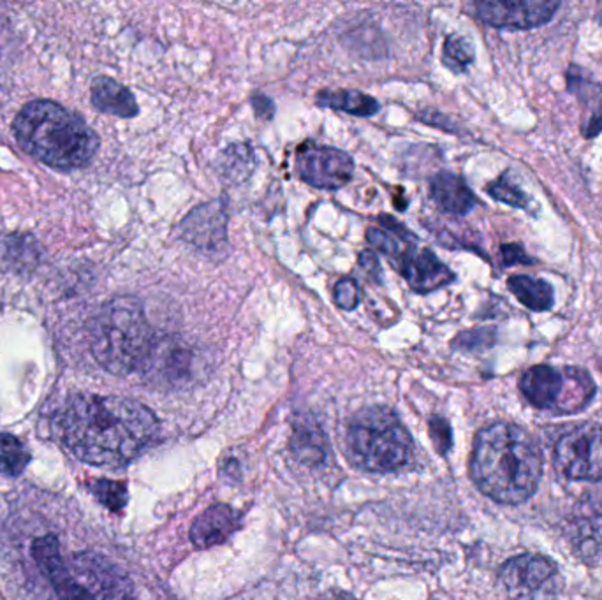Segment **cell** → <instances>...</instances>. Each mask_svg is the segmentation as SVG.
Instances as JSON below:
<instances>
[{"mask_svg":"<svg viewBox=\"0 0 602 600\" xmlns=\"http://www.w3.org/2000/svg\"><path fill=\"white\" fill-rule=\"evenodd\" d=\"M561 8L552 0H527V2H478L475 16L495 28L527 31L539 27L553 19Z\"/></svg>","mask_w":602,"mask_h":600,"instance_id":"obj_11","label":"cell"},{"mask_svg":"<svg viewBox=\"0 0 602 600\" xmlns=\"http://www.w3.org/2000/svg\"><path fill=\"white\" fill-rule=\"evenodd\" d=\"M13 131L23 151L50 168H85L99 148V137L88 123L53 100L23 106Z\"/></svg>","mask_w":602,"mask_h":600,"instance_id":"obj_3","label":"cell"},{"mask_svg":"<svg viewBox=\"0 0 602 600\" xmlns=\"http://www.w3.org/2000/svg\"><path fill=\"white\" fill-rule=\"evenodd\" d=\"M493 335H495L493 329H472V332L458 335L453 341V346L466 350L483 349V347L492 346Z\"/></svg>","mask_w":602,"mask_h":600,"instance_id":"obj_29","label":"cell"},{"mask_svg":"<svg viewBox=\"0 0 602 600\" xmlns=\"http://www.w3.org/2000/svg\"><path fill=\"white\" fill-rule=\"evenodd\" d=\"M71 453L94 467L131 464L157 441L159 421L148 407L122 396L76 395L57 419Z\"/></svg>","mask_w":602,"mask_h":600,"instance_id":"obj_1","label":"cell"},{"mask_svg":"<svg viewBox=\"0 0 602 600\" xmlns=\"http://www.w3.org/2000/svg\"><path fill=\"white\" fill-rule=\"evenodd\" d=\"M507 287L516 296V300L520 301L521 305L534 310V312H546L555 303L553 287L546 280H541V278L529 277V275H513L507 280Z\"/></svg>","mask_w":602,"mask_h":600,"instance_id":"obj_21","label":"cell"},{"mask_svg":"<svg viewBox=\"0 0 602 600\" xmlns=\"http://www.w3.org/2000/svg\"><path fill=\"white\" fill-rule=\"evenodd\" d=\"M573 541L581 555L602 556V490L581 502L573 521Z\"/></svg>","mask_w":602,"mask_h":600,"instance_id":"obj_15","label":"cell"},{"mask_svg":"<svg viewBox=\"0 0 602 600\" xmlns=\"http://www.w3.org/2000/svg\"><path fill=\"white\" fill-rule=\"evenodd\" d=\"M91 350L97 363L115 375L142 372L156 346V337L136 298L108 301L88 326Z\"/></svg>","mask_w":602,"mask_h":600,"instance_id":"obj_4","label":"cell"},{"mask_svg":"<svg viewBox=\"0 0 602 600\" xmlns=\"http://www.w3.org/2000/svg\"><path fill=\"white\" fill-rule=\"evenodd\" d=\"M43 249L33 235L0 232V269L27 275L41 263Z\"/></svg>","mask_w":602,"mask_h":600,"instance_id":"obj_16","label":"cell"},{"mask_svg":"<svg viewBox=\"0 0 602 600\" xmlns=\"http://www.w3.org/2000/svg\"><path fill=\"white\" fill-rule=\"evenodd\" d=\"M334 300L338 309L346 310V312H352V310L360 305V284L352 277H346L342 278V280H338L337 286L334 287Z\"/></svg>","mask_w":602,"mask_h":600,"instance_id":"obj_28","label":"cell"},{"mask_svg":"<svg viewBox=\"0 0 602 600\" xmlns=\"http://www.w3.org/2000/svg\"><path fill=\"white\" fill-rule=\"evenodd\" d=\"M557 578V565L546 556L521 555L507 560L498 573L504 590L515 600H534Z\"/></svg>","mask_w":602,"mask_h":600,"instance_id":"obj_10","label":"cell"},{"mask_svg":"<svg viewBox=\"0 0 602 600\" xmlns=\"http://www.w3.org/2000/svg\"><path fill=\"white\" fill-rule=\"evenodd\" d=\"M502 263L506 266H511V264H530L532 260L527 257L525 254L523 247L518 245V243H509V245H502L501 249Z\"/></svg>","mask_w":602,"mask_h":600,"instance_id":"obj_30","label":"cell"},{"mask_svg":"<svg viewBox=\"0 0 602 600\" xmlns=\"http://www.w3.org/2000/svg\"><path fill=\"white\" fill-rule=\"evenodd\" d=\"M183 240L203 252H219L228 243V212L220 201L192 209L180 224Z\"/></svg>","mask_w":602,"mask_h":600,"instance_id":"obj_13","label":"cell"},{"mask_svg":"<svg viewBox=\"0 0 602 600\" xmlns=\"http://www.w3.org/2000/svg\"><path fill=\"white\" fill-rule=\"evenodd\" d=\"M489 194L501 203L513 206V208L527 209L530 206V200L520 187L511 182L509 175H502L495 182L490 183Z\"/></svg>","mask_w":602,"mask_h":600,"instance_id":"obj_27","label":"cell"},{"mask_svg":"<svg viewBox=\"0 0 602 600\" xmlns=\"http://www.w3.org/2000/svg\"><path fill=\"white\" fill-rule=\"evenodd\" d=\"M31 553L59 600H134L129 579L103 556H74L73 573L56 536L37 537Z\"/></svg>","mask_w":602,"mask_h":600,"instance_id":"obj_5","label":"cell"},{"mask_svg":"<svg viewBox=\"0 0 602 600\" xmlns=\"http://www.w3.org/2000/svg\"><path fill=\"white\" fill-rule=\"evenodd\" d=\"M397 266L412 291L420 295L437 291L441 287L455 283L457 278V275L430 251L407 252L398 260Z\"/></svg>","mask_w":602,"mask_h":600,"instance_id":"obj_14","label":"cell"},{"mask_svg":"<svg viewBox=\"0 0 602 600\" xmlns=\"http://www.w3.org/2000/svg\"><path fill=\"white\" fill-rule=\"evenodd\" d=\"M297 173L303 182L315 189L337 191L351 182L354 175V160L346 152L334 146L306 142L298 148Z\"/></svg>","mask_w":602,"mask_h":600,"instance_id":"obj_9","label":"cell"},{"mask_svg":"<svg viewBox=\"0 0 602 600\" xmlns=\"http://www.w3.org/2000/svg\"><path fill=\"white\" fill-rule=\"evenodd\" d=\"M443 62L446 68L455 73H463L472 62H474V46L472 41L463 36L446 37L443 48Z\"/></svg>","mask_w":602,"mask_h":600,"instance_id":"obj_24","label":"cell"},{"mask_svg":"<svg viewBox=\"0 0 602 600\" xmlns=\"http://www.w3.org/2000/svg\"><path fill=\"white\" fill-rule=\"evenodd\" d=\"M320 600H357V599H354V597H352L351 593H347V591L332 590V591H326L324 596H321Z\"/></svg>","mask_w":602,"mask_h":600,"instance_id":"obj_33","label":"cell"},{"mask_svg":"<svg viewBox=\"0 0 602 600\" xmlns=\"http://www.w3.org/2000/svg\"><path fill=\"white\" fill-rule=\"evenodd\" d=\"M430 194L438 208L452 215H467L478 203L466 180L449 171H441L432 178Z\"/></svg>","mask_w":602,"mask_h":600,"instance_id":"obj_18","label":"cell"},{"mask_svg":"<svg viewBox=\"0 0 602 600\" xmlns=\"http://www.w3.org/2000/svg\"><path fill=\"white\" fill-rule=\"evenodd\" d=\"M254 166V157H252V151L246 145H233L229 146L228 151L222 154V168L224 177L231 180V182H238L243 178L249 177Z\"/></svg>","mask_w":602,"mask_h":600,"instance_id":"obj_25","label":"cell"},{"mask_svg":"<svg viewBox=\"0 0 602 600\" xmlns=\"http://www.w3.org/2000/svg\"><path fill=\"white\" fill-rule=\"evenodd\" d=\"M91 491L97 496L100 504L106 505L113 513L120 511L128 504V487L125 482L110 481V479H96L91 482Z\"/></svg>","mask_w":602,"mask_h":600,"instance_id":"obj_26","label":"cell"},{"mask_svg":"<svg viewBox=\"0 0 602 600\" xmlns=\"http://www.w3.org/2000/svg\"><path fill=\"white\" fill-rule=\"evenodd\" d=\"M315 100L323 108L337 109L357 117H372L381 109L377 99L358 91H324Z\"/></svg>","mask_w":602,"mask_h":600,"instance_id":"obj_22","label":"cell"},{"mask_svg":"<svg viewBox=\"0 0 602 600\" xmlns=\"http://www.w3.org/2000/svg\"><path fill=\"white\" fill-rule=\"evenodd\" d=\"M555 467L570 481H602V427L585 423L564 433L555 446Z\"/></svg>","mask_w":602,"mask_h":600,"instance_id":"obj_8","label":"cell"},{"mask_svg":"<svg viewBox=\"0 0 602 600\" xmlns=\"http://www.w3.org/2000/svg\"><path fill=\"white\" fill-rule=\"evenodd\" d=\"M360 266L365 269L370 278H374L375 283L383 280V269H381L380 260H377V255L374 252H361Z\"/></svg>","mask_w":602,"mask_h":600,"instance_id":"obj_31","label":"cell"},{"mask_svg":"<svg viewBox=\"0 0 602 600\" xmlns=\"http://www.w3.org/2000/svg\"><path fill=\"white\" fill-rule=\"evenodd\" d=\"M470 476L484 495L501 504H523L543 476L534 439L513 423H493L475 436Z\"/></svg>","mask_w":602,"mask_h":600,"instance_id":"obj_2","label":"cell"},{"mask_svg":"<svg viewBox=\"0 0 602 600\" xmlns=\"http://www.w3.org/2000/svg\"><path fill=\"white\" fill-rule=\"evenodd\" d=\"M520 389L535 409L557 416L580 412L595 395V384L585 370L547 364L527 370L521 375Z\"/></svg>","mask_w":602,"mask_h":600,"instance_id":"obj_7","label":"cell"},{"mask_svg":"<svg viewBox=\"0 0 602 600\" xmlns=\"http://www.w3.org/2000/svg\"><path fill=\"white\" fill-rule=\"evenodd\" d=\"M252 106L256 109L257 117H263V119H269L275 111L274 103L265 96L254 97V99H252Z\"/></svg>","mask_w":602,"mask_h":600,"instance_id":"obj_32","label":"cell"},{"mask_svg":"<svg viewBox=\"0 0 602 600\" xmlns=\"http://www.w3.org/2000/svg\"><path fill=\"white\" fill-rule=\"evenodd\" d=\"M91 92L92 105L103 113L115 115L120 119H133L140 111L133 92L111 77H96L92 83Z\"/></svg>","mask_w":602,"mask_h":600,"instance_id":"obj_20","label":"cell"},{"mask_svg":"<svg viewBox=\"0 0 602 600\" xmlns=\"http://www.w3.org/2000/svg\"><path fill=\"white\" fill-rule=\"evenodd\" d=\"M238 514L226 504L212 505L201 513L191 527V541L197 548H212L222 544L237 530Z\"/></svg>","mask_w":602,"mask_h":600,"instance_id":"obj_17","label":"cell"},{"mask_svg":"<svg viewBox=\"0 0 602 600\" xmlns=\"http://www.w3.org/2000/svg\"><path fill=\"white\" fill-rule=\"evenodd\" d=\"M352 464L369 472H395L412 458V439L388 407H366L347 427Z\"/></svg>","mask_w":602,"mask_h":600,"instance_id":"obj_6","label":"cell"},{"mask_svg":"<svg viewBox=\"0 0 602 600\" xmlns=\"http://www.w3.org/2000/svg\"><path fill=\"white\" fill-rule=\"evenodd\" d=\"M291 451L298 461L309 467L323 464L328 456V441L317 421L306 416L298 418L292 427Z\"/></svg>","mask_w":602,"mask_h":600,"instance_id":"obj_19","label":"cell"},{"mask_svg":"<svg viewBox=\"0 0 602 600\" xmlns=\"http://www.w3.org/2000/svg\"><path fill=\"white\" fill-rule=\"evenodd\" d=\"M28 461H31V453L19 436L0 433V473L19 478L23 470L27 469Z\"/></svg>","mask_w":602,"mask_h":600,"instance_id":"obj_23","label":"cell"},{"mask_svg":"<svg viewBox=\"0 0 602 600\" xmlns=\"http://www.w3.org/2000/svg\"><path fill=\"white\" fill-rule=\"evenodd\" d=\"M142 372L148 373L154 381L171 387L185 386L196 373V355L183 341L168 338L156 340L150 358Z\"/></svg>","mask_w":602,"mask_h":600,"instance_id":"obj_12","label":"cell"}]
</instances>
